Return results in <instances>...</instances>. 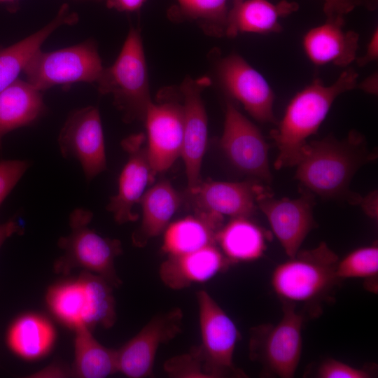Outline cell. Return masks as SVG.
<instances>
[{"mask_svg":"<svg viewBox=\"0 0 378 378\" xmlns=\"http://www.w3.org/2000/svg\"><path fill=\"white\" fill-rule=\"evenodd\" d=\"M196 298L202 340L199 346L208 377H245L233 363L239 337L234 323L206 290L197 291Z\"/></svg>","mask_w":378,"mask_h":378,"instance_id":"ba28073f","label":"cell"},{"mask_svg":"<svg viewBox=\"0 0 378 378\" xmlns=\"http://www.w3.org/2000/svg\"><path fill=\"white\" fill-rule=\"evenodd\" d=\"M378 58V30L376 28L372 32L368 43L365 54L356 59L359 66H363Z\"/></svg>","mask_w":378,"mask_h":378,"instance_id":"d590c367","label":"cell"},{"mask_svg":"<svg viewBox=\"0 0 378 378\" xmlns=\"http://www.w3.org/2000/svg\"><path fill=\"white\" fill-rule=\"evenodd\" d=\"M29 164L24 160L0 162V204L23 176Z\"/></svg>","mask_w":378,"mask_h":378,"instance_id":"836d02e7","label":"cell"},{"mask_svg":"<svg viewBox=\"0 0 378 378\" xmlns=\"http://www.w3.org/2000/svg\"><path fill=\"white\" fill-rule=\"evenodd\" d=\"M68 374L64 369L59 365H50L33 374L34 377H64Z\"/></svg>","mask_w":378,"mask_h":378,"instance_id":"ab89813d","label":"cell"},{"mask_svg":"<svg viewBox=\"0 0 378 378\" xmlns=\"http://www.w3.org/2000/svg\"><path fill=\"white\" fill-rule=\"evenodd\" d=\"M340 280L348 278L374 279L378 274V247L377 245L357 248L342 260L335 270Z\"/></svg>","mask_w":378,"mask_h":378,"instance_id":"4dcf8cb0","label":"cell"},{"mask_svg":"<svg viewBox=\"0 0 378 378\" xmlns=\"http://www.w3.org/2000/svg\"><path fill=\"white\" fill-rule=\"evenodd\" d=\"M183 318L180 308L151 318L134 337L116 350L118 372L130 378L153 376L158 348L181 332Z\"/></svg>","mask_w":378,"mask_h":378,"instance_id":"9c48e42d","label":"cell"},{"mask_svg":"<svg viewBox=\"0 0 378 378\" xmlns=\"http://www.w3.org/2000/svg\"><path fill=\"white\" fill-rule=\"evenodd\" d=\"M191 195L196 211L248 217L255 211L258 199L268 191L253 181L200 183Z\"/></svg>","mask_w":378,"mask_h":378,"instance_id":"e0dca14e","label":"cell"},{"mask_svg":"<svg viewBox=\"0 0 378 378\" xmlns=\"http://www.w3.org/2000/svg\"><path fill=\"white\" fill-rule=\"evenodd\" d=\"M220 146L241 172L271 182L267 144L259 129L230 102L226 104Z\"/></svg>","mask_w":378,"mask_h":378,"instance_id":"30bf717a","label":"cell"},{"mask_svg":"<svg viewBox=\"0 0 378 378\" xmlns=\"http://www.w3.org/2000/svg\"><path fill=\"white\" fill-rule=\"evenodd\" d=\"M92 213L78 208L69 218L71 232L58 241L63 255L55 262L57 274L67 275L74 269L81 267L94 272L113 287L121 285L115 268V259L122 253L121 242L103 237L89 227Z\"/></svg>","mask_w":378,"mask_h":378,"instance_id":"5b68a950","label":"cell"},{"mask_svg":"<svg viewBox=\"0 0 378 378\" xmlns=\"http://www.w3.org/2000/svg\"><path fill=\"white\" fill-rule=\"evenodd\" d=\"M104 67L92 42L52 52L38 50L23 71L27 81L39 91L57 85L97 82Z\"/></svg>","mask_w":378,"mask_h":378,"instance_id":"52a82bcc","label":"cell"},{"mask_svg":"<svg viewBox=\"0 0 378 378\" xmlns=\"http://www.w3.org/2000/svg\"><path fill=\"white\" fill-rule=\"evenodd\" d=\"M47 302L52 312L64 324L74 329L87 326V295L80 277L52 287L47 295Z\"/></svg>","mask_w":378,"mask_h":378,"instance_id":"83f0119b","label":"cell"},{"mask_svg":"<svg viewBox=\"0 0 378 378\" xmlns=\"http://www.w3.org/2000/svg\"><path fill=\"white\" fill-rule=\"evenodd\" d=\"M323 11L329 20H344L357 6L355 0H323Z\"/></svg>","mask_w":378,"mask_h":378,"instance_id":"e575fe53","label":"cell"},{"mask_svg":"<svg viewBox=\"0 0 378 378\" xmlns=\"http://www.w3.org/2000/svg\"><path fill=\"white\" fill-rule=\"evenodd\" d=\"M298 9L297 3L286 0L276 4L267 0H242L234 3L230 13L227 36H235L244 32H279L280 20Z\"/></svg>","mask_w":378,"mask_h":378,"instance_id":"44dd1931","label":"cell"},{"mask_svg":"<svg viewBox=\"0 0 378 378\" xmlns=\"http://www.w3.org/2000/svg\"><path fill=\"white\" fill-rule=\"evenodd\" d=\"M207 77L186 78L180 86L183 98V139L181 157L184 161L188 190L200 181V174L205 153L208 126L207 117L201 94L209 86Z\"/></svg>","mask_w":378,"mask_h":378,"instance_id":"5bb4252c","label":"cell"},{"mask_svg":"<svg viewBox=\"0 0 378 378\" xmlns=\"http://www.w3.org/2000/svg\"><path fill=\"white\" fill-rule=\"evenodd\" d=\"M58 144L64 157L80 163L88 180L106 170L104 137L97 108L88 106L71 113L59 132Z\"/></svg>","mask_w":378,"mask_h":378,"instance_id":"8fae6325","label":"cell"},{"mask_svg":"<svg viewBox=\"0 0 378 378\" xmlns=\"http://www.w3.org/2000/svg\"><path fill=\"white\" fill-rule=\"evenodd\" d=\"M144 120L147 153L153 172L168 169L181 155L183 139V105L164 101L148 106Z\"/></svg>","mask_w":378,"mask_h":378,"instance_id":"4fadbf2b","label":"cell"},{"mask_svg":"<svg viewBox=\"0 0 378 378\" xmlns=\"http://www.w3.org/2000/svg\"><path fill=\"white\" fill-rule=\"evenodd\" d=\"M218 75L226 92L261 122H274V92L265 77L244 58L231 54L218 65Z\"/></svg>","mask_w":378,"mask_h":378,"instance_id":"7c38bea8","label":"cell"},{"mask_svg":"<svg viewBox=\"0 0 378 378\" xmlns=\"http://www.w3.org/2000/svg\"><path fill=\"white\" fill-rule=\"evenodd\" d=\"M223 216L196 211L169 225L164 230L162 250L168 255L193 252L216 244V237L223 227Z\"/></svg>","mask_w":378,"mask_h":378,"instance_id":"ffe728a7","label":"cell"},{"mask_svg":"<svg viewBox=\"0 0 378 378\" xmlns=\"http://www.w3.org/2000/svg\"><path fill=\"white\" fill-rule=\"evenodd\" d=\"M339 258L325 242L298 251L274 270L271 284L283 302L319 306L340 284L335 270Z\"/></svg>","mask_w":378,"mask_h":378,"instance_id":"3957f363","label":"cell"},{"mask_svg":"<svg viewBox=\"0 0 378 378\" xmlns=\"http://www.w3.org/2000/svg\"><path fill=\"white\" fill-rule=\"evenodd\" d=\"M364 212L371 218H377V193L373 191L368 195L360 202Z\"/></svg>","mask_w":378,"mask_h":378,"instance_id":"74e56055","label":"cell"},{"mask_svg":"<svg viewBox=\"0 0 378 378\" xmlns=\"http://www.w3.org/2000/svg\"><path fill=\"white\" fill-rule=\"evenodd\" d=\"M240 1H242V0H232V4H233V3H236V2Z\"/></svg>","mask_w":378,"mask_h":378,"instance_id":"ee69618b","label":"cell"},{"mask_svg":"<svg viewBox=\"0 0 378 378\" xmlns=\"http://www.w3.org/2000/svg\"><path fill=\"white\" fill-rule=\"evenodd\" d=\"M100 93L111 94L126 121L144 120L152 102L139 30L131 28L115 62L97 80Z\"/></svg>","mask_w":378,"mask_h":378,"instance_id":"277c9868","label":"cell"},{"mask_svg":"<svg viewBox=\"0 0 378 378\" xmlns=\"http://www.w3.org/2000/svg\"><path fill=\"white\" fill-rule=\"evenodd\" d=\"M139 203L142 219L132 234V242L136 246H144L150 239L165 230L180 205L181 198L169 181H162L146 191Z\"/></svg>","mask_w":378,"mask_h":378,"instance_id":"603a6c76","label":"cell"},{"mask_svg":"<svg viewBox=\"0 0 378 378\" xmlns=\"http://www.w3.org/2000/svg\"><path fill=\"white\" fill-rule=\"evenodd\" d=\"M164 370L173 378H209L199 346L193 347L188 353L168 359L164 364Z\"/></svg>","mask_w":378,"mask_h":378,"instance_id":"1f68e13d","label":"cell"},{"mask_svg":"<svg viewBox=\"0 0 378 378\" xmlns=\"http://www.w3.org/2000/svg\"><path fill=\"white\" fill-rule=\"evenodd\" d=\"M79 277L87 295V326L111 328L116 318L113 286L102 276L89 272H83Z\"/></svg>","mask_w":378,"mask_h":378,"instance_id":"f546056e","label":"cell"},{"mask_svg":"<svg viewBox=\"0 0 378 378\" xmlns=\"http://www.w3.org/2000/svg\"><path fill=\"white\" fill-rule=\"evenodd\" d=\"M77 20V15L70 12L67 4H63L56 17L41 29L10 46L0 48V92L18 79L31 57L55 29Z\"/></svg>","mask_w":378,"mask_h":378,"instance_id":"7402d4cb","label":"cell"},{"mask_svg":"<svg viewBox=\"0 0 378 378\" xmlns=\"http://www.w3.org/2000/svg\"><path fill=\"white\" fill-rule=\"evenodd\" d=\"M0 3L5 4L10 11L14 12L18 8V0H0Z\"/></svg>","mask_w":378,"mask_h":378,"instance_id":"7bdbcfd3","label":"cell"},{"mask_svg":"<svg viewBox=\"0 0 378 378\" xmlns=\"http://www.w3.org/2000/svg\"><path fill=\"white\" fill-rule=\"evenodd\" d=\"M283 312L278 323L262 324L251 329L249 355L267 373L291 378L301 357L304 316L291 303L283 302Z\"/></svg>","mask_w":378,"mask_h":378,"instance_id":"8992f818","label":"cell"},{"mask_svg":"<svg viewBox=\"0 0 378 378\" xmlns=\"http://www.w3.org/2000/svg\"><path fill=\"white\" fill-rule=\"evenodd\" d=\"M41 91L17 79L0 92V148L8 132L34 122L43 112Z\"/></svg>","mask_w":378,"mask_h":378,"instance_id":"cb8c5ba5","label":"cell"},{"mask_svg":"<svg viewBox=\"0 0 378 378\" xmlns=\"http://www.w3.org/2000/svg\"><path fill=\"white\" fill-rule=\"evenodd\" d=\"M319 378H369L371 373L364 368H356L342 361L328 358L321 363L316 370Z\"/></svg>","mask_w":378,"mask_h":378,"instance_id":"d6a6232c","label":"cell"},{"mask_svg":"<svg viewBox=\"0 0 378 378\" xmlns=\"http://www.w3.org/2000/svg\"><path fill=\"white\" fill-rule=\"evenodd\" d=\"M231 262L216 244L176 255H168L159 269L161 281L168 288L181 290L202 283L227 270Z\"/></svg>","mask_w":378,"mask_h":378,"instance_id":"d6986e66","label":"cell"},{"mask_svg":"<svg viewBox=\"0 0 378 378\" xmlns=\"http://www.w3.org/2000/svg\"><path fill=\"white\" fill-rule=\"evenodd\" d=\"M257 206L265 215L286 255L293 257L315 224L313 197L304 194L298 199H276L268 192L258 199Z\"/></svg>","mask_w":378,"mask_h":378,"instance_id":"2e32d148","label":"cell"},{"mask_svg":"<svg viewBox=\"0 0 378 378\" xmlns=\"http://www.w3.org/2000/svg\"><path fill=\"white\" fill-rule=\"evenodd\" d=\"M357 84V73L348 69L330 85L316 78L295 94L277 127L271 132L278 148L274 163L276 169L296 166L307 139L318 131L335 100Z\"/></svg>","mask_w":378,"mask_h":378,"instance_id":"6da1fadb","label":"cell"},{"mask_svg":"<svg viewBox=\"0 0 378 378\" xmlns=\"http://www.w3.org/2000/svg\"><path fill=\"white\" fill-rule=\"evenodd\" d=\"M146 0H105L109 8L119 11H134L139 10Z\"/></svg>","mask_w":378,"mask_h":378,"instance_id":"8d00e7d4","label":"cell"},{"mask_svg":"<svg viewBox=\"0 0 378 378\" xmlns=\"http://www.w3.org/2000/svg\"><path fill=\"white\" fill-rule=\"evenodd\" d=\"M75 330L74 374L81 378H104L118 372L116 350L102 345L90 328Z\"/></svg>","mask_w":378,"mask_h":378,"instance_id":"4316f807","label":"cell"},{"mask_svg":"<svg viewBox=\"0 0 378 378\" xmlns=\"http://www.w3.org/2000/svg\"><path fill=\"white\" fill-rule=\"evenodd\" d=\"M55 337L49 321L36 314H26L18 318L10 328L8 342L18 356L29 360L46 354Z\"/></svg>","mask_w":378,"mask_h":378,"instance_id":"484cf974","label":"cell"},{"mask_svg":"<svg viewBox=\"0 0 378 378\" xmlns=\"http://www.w3.org/2000/svg\"><path fill=\"white\" fill-rule=\"evenodd\" d=\"M21 227L13 220H10L0 225V248L4 241L15 233H20Z\"/></svg>","mask_w":378,"mask_h":378,"instance_id":"f35d334b","label":"cell"},{"mask_svg":"<svg viewBox=\"0 0 378 378\" xmlns=\"http://www.w3.org/2000/svg\"><path fill=\"white\" fill-rule=\"evenodd\" d=\"M267 235L246 217L233 218L219 230L216 244L232 262L258 260L266 249Z\"/></svg>","mask_w":378,"mask_h":378,"instance_id":"d4e9b609","label":"cell"},{"mask_svg":"<svg viewBox=\"0 0 378 378\" xmlns=\"http://www.w3.org/2000/svg\"><path fill=\"white\" fill-rule=\"evenodd\" d=\"M232 0H176L172 15L198 22L211 34L227 36Z\"/></svg>","mask_w":378,"mask_h":378,"instance_id":"f1b7e54d","label":"cell"},{"mask_svg":"<svg viewBox=\"0 0 378 378\" xmlns=\"http://www.w3.org/2000/svg\"><path fill=\"white\" fill-rule=\"evenodd\" d=\"M356 87H359L363 90L370 93L377 94V75L373 74L368 77L365 80L357 84Z\"/></svg>","mask_w":378,"mask_h":378,"instance_id":"60d3db41","label":"cell"},{"mask_svg":"<svg viewBox=\"0 0 378 378\" xmlns=\"http://www.w3.org/2000/svg\"><path fill=\"white\" fill-rule=\"evenodd\" d=\"M122 146L128 154V160L119 177L118 192L107 205L108 210L120 224L137 219L134 206L139 202L147 185L155 176L148 160L143 134L126 138Z\"/></svg>","mask_w":378,"mask_h":378,"instance_id":"9a60e30c","label":"cell"},{"mask_svg":"<svg viewBox=\"0 0 378 378\" xmlns=\"http://www.w3.org/2000/svg\"><path fill=\"white\" fill-rule=\"evenodd\" d=\"M344 24V20L326 19L304 35L303 50L314 64L346 66L356 59L358 34L345 30Z\"/></svg>","mask_w":378,"mask_h":378,"instance_id":"ac0fdd59","label":"cell"},{"mask_svg":"<svg viewBox=\"0 0 378 378\" xmlns=\"http://www.w3.org/2000/svg\"><path fill=\"white\" fill-rule=\"evenodd\" d=\"M357 6H362L370 10L377 8L378 0H355Z\"/></svg>","mask_w":378,"mask_h":378,"instance_id":"b9f144b4","label":"cell"},{"mask_svg":"<svg viewBox=\"0 0 378 378\" xmlns=\"http://www.w3.org/2000/svg\"><path fill=\"white\" fill-rule=\"evenodd\" d=\"M364 139L358 132L339 141L328 136L307 142L297 166L295 178L312 192L325 198L347 197L354 203L349 186L358 168L371 160Z\"/></svg>","mask_w":378,"mask_h":378,"instance_id":"7a4b0ae2","label":"cell"}]
</instances>
